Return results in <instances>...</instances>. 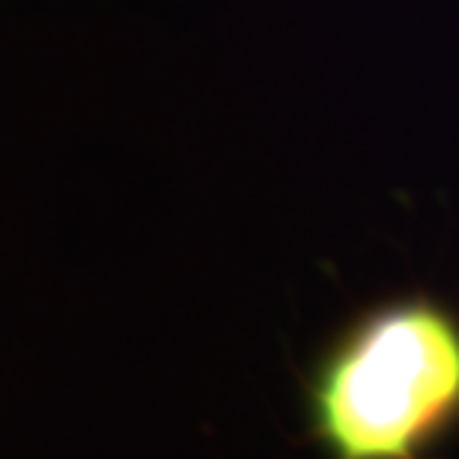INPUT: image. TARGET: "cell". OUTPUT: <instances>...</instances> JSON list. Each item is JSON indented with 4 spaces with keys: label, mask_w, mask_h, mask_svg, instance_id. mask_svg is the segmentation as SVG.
<instances>
[{
    "label": "cell",
    "mask_w": 459,
    "mask_h": 459,
    "mask_svg": "<svg viewBox=\"0 0 459 459\" xmlns=\"http://www.w3.org/2000/svg\"><path fill=\"white\" fill-rule=\"evenodd\" d=\"M303 422L327 459H436L459 432V310L422 290L358 310L303 377Z\"/></svg>",
    "instance_id": "obj_1"
}]
</instances>
